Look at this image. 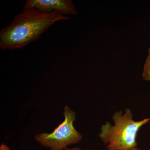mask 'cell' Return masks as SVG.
Listing matches in <instances>:
<instances>
[{
  "label": "cell",
  "mask_w": 150,
  "mask_h": 150,
  "mask_svg": "<svg viewBox=\"0 0 150 150\" xmlns=\"http://www.w3.org/2000/svg\"><path fill=\"white\" fill-rule=\"evenodd\" d=\"M114 112L113 125L109 122L101 126L98 136L106 149L118 150H132L137 148V136L140 129L150 121V118L136 121L129 108Z\"/></svg>",
  "instance_id": "7a4b0ae2"
},
{
  "label": "cell",
  "mask_w": 150,
  "mask_h": 150,
  "mask_svg": "<svg viewBox=\"0 0 150 150\" xmlns=\"http://www.w3.org/2000/svg\"><path fill=\"white\" fill-rule=\"evenodd\" d=\"M0 150H11L9 148L6 146V145L4 144V143L1 144L0 146Z\"/></svg>",
  "instance_id": "8992f818"
},
{
  "label": "cell",
  "mask_w": 150,
  "mask_h": 150,
  "mask_svg": "<svg viewBox=\"0 0 150 150\" xmlns=\"http://www.w3.org/2000/svg\"><path fill=\"white\" fill-rule=\"evenodd\" d=\"M64 115V121L52 133H40L35 136V140L43 146L52 150L66 149L68 146L81 142L82 136L74 126L76 119V112L66 105Z\"/></svg>",
  "instance_id": "3957f363"
},
{
  "label": "cell",
  "mask_w": 150,
  "mask_h": 150,
  "mask_svg": "<svg viewBox=\"0 0 150 150\" xmlns=\"http://www.w3.org/2000/svg\"><path fill=\"white\" fill-rule=\"evenodd\" d=\"M149 55L144 67L142 77L145 80L150 81V48L149 50Z\"/></svg>",
  "instance_id": "5b68a950"
},
{
  "label": "cell",
  "mask_w": 150,
  "mask_h": 150,
  "mask_svg": "<svg viewBox=\"0 0 150 150\" xmlns=\"http://www.w3.org/2000/svg\"><path fill=\"white\" fill-rule=\"evenodd\" d=\"M132 150H142L141 149H138V148H135V149H134Z\"/></svg>",
  "instance_id": "9c48e42d"
},
{
  "label": "cell",
  "mask_w": 150,
  "mask_h": 150,
  "mask_svg": "<svg viewBox=\"0 0 150 150\" xmlns=\"http://www.w3.org/2000/svg\"><path fill=\"white\" fill-rule=\"evenodd\" d=\"M62 150H81V149L79 148H74L71 149H66Z\"/></svg>",
  "instance_id": "52a82bcc"
},
{
  "label": "cell",
  "mask_w": 150,
  "mask_h": 150,
  "mask_svg": "<svg viewBox=\"0 0 150 150\" xmlns=\"http://www.w3.org/2000/svg\"><path fill=\"white\" fill-rule=\"evenodd\" d=\"M70 18L56 12H45L35 8H23L12 22L0 31V48L15 50L37 40L57 22Z\"/></svg>",
  "instance_id": "6da1fadb"
},
{
  "label": "cell",
  "mask_w": 150,
  "mask_h": 150,
  "mask_svg": "<svg viewBox=\"0 0 150 150\" xmlns=\"http://www.w3.org/2000/svg\"><path fill=\"white\" fill-rule=\"evenodd\" d=\"M104 150H118L115 149H113V148H109V149H106Z\"/></svg>",
  "instance_id": "ba28073f"
},
{
  "label": "cell",
  "mask_w": 150,
  "mask_h": 150,
  "mask_svg": "<svg viewBox=\"0 0 150 150\" xmlns=\"http://www.w3.org/2000/svg\"><path fill=\"white\" fill-rule=\"evenodd\" d=\"M35 8L45 12H56L67 16H76L78 12L71 0H27L23 8Z\"/></svg>",
  "instance_id": "277c9868"
}]
</instances>
